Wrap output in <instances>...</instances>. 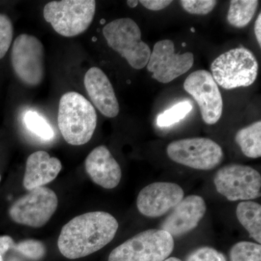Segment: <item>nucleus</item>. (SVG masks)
Returning a JSON list of instances; mask_svg holds the SVG:
<instances>
[{
  "label": "nucleus",
  "instance_id": "1",
  "mask_svg": "<svg viewBox=\"0 0 261 261\" xmlns=\"http://www.w3.org/2000/svg\"><path fill=\"white\" fill-rule=\"evenodd\" d=\"M118 229V222L112 215L103 211L86 213L63 226L58 249L71 260L88 256L111 243Z\"/></svg>",
  "mask_w": 261,
  "mask_h": 261
},
{
  "label": "nucleus",
  "instance_id": "2",
  "mask_svg": "<svg viewBox=\"0 0 261 261\" xmlns=\"http://www.w3.org/2000/svg\"><path fill=\"white\" fill-rule=\"evenodd\" d=\"M58 123L67 143L85 145L96 129L97 116L94 107L87 98L75 92H68L60 99Z\"/></svg>",
  "mask_w": 261,
  "mask_h": 261
},
{
  "label": "nucleus",
  "instance_id": "3",
  "mask_svg": "<svg viewBox=\"0 0 261 261\" xmlns=\"http://www.w3.org/2000/svg\"><path fill=\"white\" fill-rule=\"evenodd\" d=\"M211 75L223 89L251 86L258 74V63L250 49H231L217 57L211 65Z\"/></svg>",
  "mask_w": 261,
  "mask_h": 261
},
{
  "label": "nucleus",
  "instance_id": "4",
  "mask_svg": "<svg viewBox=\"0 0 261 261\" xmlns=\"http://www.w3.org/2000/svg\"><path fill=\"white\" fill-rule=\"evenodd\" d=\"M102 34L108 45L126 60L135 69L147 66L151 55L148 44L142 40V32L132 19H116L105 25Z\"/></svg>",
  "mask_w": 261,
  "mask_h": 261
},
{
  "label": "nucleus",
  "instance_id": "5",
  "mask_svg": "<svg viewBox=\"0 0 261 261\" xmlns=\"http://www.w3.org/2000/svg\"><path fill=\"white\" fill-rule=\"evenodd\" d=\"M95 11L94 0H62L47 3L43 15L58 34L72 37L80 35L90 27Z\"/></svg>",
  "mask_w": 261,
  "mask_h": 261
},
{
  "label": "nucleus",
  "instance_id": "6",
  "mask_svg": "<svg viewBox=\"0 0 261 261\" xmlns=\"http://www.w3.org/2000/svg\"><path fill=\"white\" fill-rule=\"evenodd\" d=\"M174 240L161 229H149L137 233L116 247L108 261H163L172 253Z\"/></svg>",
  "mask_w": 261,
  "mask_h": 261
},
{
  "label": "nucleus",
  "instance_id": "7",
  "mask_svg": "<svg viewBox=\"0 0 261 261\" xmlns=\"http://www.w3.org/2000/svg\"><path fill=\"white\" fill-rule=\"evenodd\" d=\"M166 152L169 159L175 163L203 171L217 167L224 158L219 144L203 137L173 141L168 145Z\"/></svg>",
  "mask_w": 261,
  "mask_h": 261
},
{
  "label": "nucleus",
  "instance_id": "8",
  "mask_svg": "<svg viewBox=\"0 0 261 261\" xmlns=\"http://www.w3.org/2000/svg\"><path fill=\"white\" fill-rule=\"evenodd\" d=\"M58 207L56 192L46 187L30 190L10 206L9 216L16 224L41 228L47 224Z\"/></svg>",
  "mask_w": 261,
  "mask_h": 261
},
{
  "label": "nucleus",
  "instance_id": "9",
  "mask_svg": "<svg viewBox=\"0 0 261 261\" xmlns=\"http://www.w3.org/2000/svg\"><path fill=\"white\" fill-rule=\"evenodd\" d=\"M216 190L229 201L252 200L261 195L260 173L250 166L228 164L215 175Z\"/></svg>",
  "mask_w": 261,
  "mask_h": 261
},
{
  "label": "nucleus",
  "instance_id": "10",
  "mask_svg": "<svg viewBox=\"0 0 261 261\" xmlns=\"http://www.w3.org/2000/svg\"><path fill=\"white\" fill-rule=\"evenodd\" d=\"M44 46L37 37L22 34L15 39L11 50L12 66L24 84H41L44 78Z\"/></svg>",
  "mask_w": 261,
  "mask_h": 261
},
{
  "label": "nucleus",
  "instance_id": "11",
  "mask_svg": "<svg viewBox=\"0 0 261 261\" xmlns=\"http://www.w3.org/2000/svg\"><path fill=\"white\" fill-rule=\"evenodd\" d=\"M184 88L198 104L206 124H216L222 116L224 102L219 86L210 72L205 70L193 72L185 80Z\"/></svg>",
  "mask_w": 261,
  "mask_h": 261
},
{
  "label": "nucleus",
  "instance_id": "12",
  "mask_svg": "<svg viewBox=\"0 0 261 261\" xmlns=\"http://www.w3.org/2000/svg\"><path fill=\"white\" fill-rule=\"evenodd\" d=\"M194 62L192 53L176 54L174 43L163 39L154 44L147 68L152 73V79L160 83L168 84L191 69Z\"/></svg>",
  "mask_w": 261,
  "mask_h": 261
},
{
  "label": "nucleus",
  "instance_id": "13",
  "mask_svg": "<svg viewBox=\"0 0 261 261\" xmlns=\"http://www.w3.org/2000/svg\"><path fill=\"white\" fill-rule=\"evenodd\" d=\"M183 189L177 184L154 182L144 187L137 199V209L149 218L161 217L184 199Z\"/></svg>",
  "mask_w": 261,
  "mask_h": 261
},
{
  "label": "nucleus",
  "instance_id": "14",
  "mask_svg": "<svg viewBox=\"0 0 261 261\" xmlns=\"http://www.w3.org/2000/svg\"><path fill=\"white\" fill-rule=\"evenodd\" d=\"M206 204L202 197L190 195L178 204L161 223L160 229L172 238H179L195 229L206 213Z\"/></svg>",
  "mask_w": 261,
  "mask_h": 261
},
{
  "label": "nucleus",
  "instance_id": "15",
  "mask_svg": "<svg viewBox=\"0 0 261 261\" xmlns=\"http://www.w3.org/2000/svg\"><path fill=\"white\" fill-rule=\"evenodd\" d=\"M84 87L91 101L103 116L115 118L120 108L112 84L100 68L92 67L84 76Z\"/></svg>",
  "mask_w": 261,
  "mask_h": 261
},
{
  "label": "nucleus",
  "instance_id": "16",
  "mask_svg": "<svg viewBox=\"0 0 261 261\" xmlns=\"http://www.w3.org/2000/svg\"><path fill=\"white\" fill-rule=\"evenodd\" d=\"M85 169L92 181L102 188L112 190L121 181V168L106 146H98L87 155Z\"/></svg>",
  "mask_w": 261,
  "mask_h": 261
},
{
  "label": "nucleus",
  "instance_id": "17",
  "mask_svg": "<svg viewBox=\"0 0 261 261\" xmlns=\"http://www.w3.org/2000/svg\"><path fill=\"white\" fill-rule=\"evenodd\" d=\"M62 169V163L57 158L51 157L45 151L31 154L25 163L23 187L32 190L54 181Z\"/></svg>",
  "mask_w": 261,
  "mask_h": 261
},
{
  "label": "nucleus",
  "instance_id": "18",
  "mask_svg": "<svg viewBox=\"0 0 261 261\" xmlns=\"http://www.w3.org/2000/svg\"><path fill=\"white\" fill-rule=\"evenodd\" d=\"M237 217L240 224L257 243H261V205L253 201H243L238 204Z\"/></svg>",
  "mask_w": 261,
  "mask_h": 261
},
{
  "label": "nucleus",
  "instance_id": "19",
  "mask_svg": "<svg viewBox=\"0 0 261 261\" xmlns=\"http://www.w3.org/2000/svg\"><path fill=\"white\" fill-rule=\"evenodd\" d=\"M235 142L242 152L250 159H258L261 156V121L239 130L235 136Z\"/></svg>",
  "mask_w": 261,
  "mask_h": 261
},
{
  "label": "nucleus",
  "instance_id": "20",
  "mask_svg": "<svg viewBox=\"0 0 261 261\" xmlns=\"http://www.w3.org/2000/svg\"><path fill=\"white\" fill-rule=\"evenodd\" d=\"M257 0H231L228 8L227 20L235 28H245L256 13Z\"/></svg>",
  "mask_w": 261,
  "mask_h": 261
},
{
  "label": "nucleus",
  "instance_id": "21",
  "mask_svg": "<svg viewBox=\"0 0 261 261\" xmlns=\"http://www.w3.org/2000/svg\"><path fill=\"white\" fill-rule=\"evenodd\" d=\"M229 261H261L260 244L240 242L229 251Z\"/></svg>",
  "mask_w": 261,
  "mask_h": 261
},
{
  "label": "nucleus",
  "instance_id": "22",
  "mask_svg": "<svg viewBox=\"0 0 261 261\" xmlns=\"http://www.w3.org/2000/svg\"><path fill=\"white\" fill-rule=\"evenodd\" d=\"M24 123L29 130L44 140L54 137L55 133L49 123L42 116L34 111H28L24 116Z\"/></svg>",
  "mask_w": 261,
  "mask_h": 261
},
{
  "label": "nucleus",
  "instance_id": "23",
  "mask_svg": "<svg viewBox=\"0 0 261 261\" xmlns=\"http://www.w3.org/2000/svg\"><path fill=\"white\" fill-rule=\"evenodd\" d=\"M192 109V105L187 101L178 102L159 115L157 119L158 125L161 127L172 126L185 118Z\"/></svg>",
  "mask_w": 261,
  "mask_h": 261
},
{
  "label": "nucleus",
  "instance_id": "24",
  "mask_svg": "<svg viewBox=\"0 0 261 261\" xmlns=\"http://www.w3.org/2000/svg\"><path fill=\"white\" fill-rule=\"evenodd\" d=\"M11 250H15L24 257L32 260H40L44 257L47 252L44 243L34 239H27L22 240L20 243H14Z\"/></svg>",
  "mask_w": 261,
  "mask_h": 261
},
{
  "label": "nucleus",
  "instance_id": "25",
  "mask_svg": "<svg viewBox=\"0 0 261 261\" xmlns=\"http://www.w3.org/2000/svg\"><path fill=\"white\" fill-rule=\"evenodd\" d=\"M13 38V25L8 15L0 13V60L9 50Z\"/></svg>",
  "mask_w": 261,
  "mask_h": 261
},
{
  "label": "nucleus",
  "instance_id": "26",
  "mask_svg": "<svg viewBox=\"0 0 261 261\" xmlns=\"http://www.w3.org/2000/svg\"><path fill=\"white\" fill-rule=\"evenodd\" d=\"M185 261H228L222 252L211 247H201L187 255Z\"/></svg>",
  "mask_w": 261,
  "mask_h": 261
},
{
  "label": "nucleus",
  "instance_id": "27",
  "mask_svg": "<svg viewBox=\"0 0 261 261\" xmlns=\"http://www.w3.org/2000/svg\"><path fill=\"white\" fill-rule=\"evenodd\" d=\"M183 9L192 15H207L214 9L217 5L215 0H181L180 1Z\"/></svg>",
  "mask_w": 261,
  "mask_h": 261
},
{
  "label": "nucleus",
  "instance_id": "28",
  "mask_svg": "<svg viewBox=\"0 0 261 261\" xmlns=\"http://www.w3.org/2000/svg\"><path fill=\"white\" fill-rule=\"evenodd\" d=\"M147 10L159 11L167 8L172 3L171 0H141L139 2Z\"/></svg>",
  "mask_w": 261,
  "mask_h": 261
},
{
  "label": "nucleus",
  "instance_id": "29",
  "mask_svg": "<svg viewBox=\"0 0 261 261\" xmlns=\"http://www.w3.org/2000/svg\"><path fill=\"white\" fill-rule=\"evenodd\" d=\"M15 241L11 237L0 236V255L4 256L9 250H11Z\"/></svg>",
  "mask_w": 261,
  "mask_h": 261
},
{
  "label": "nucleus",
  "instance_id": "30",
  "mask_svg": "<svg viewBox=\"0 0 261 261\" xmlns=\"http://www.w3.org/2000/svg\"><path fill=\"white\" fill-rule=\"evenodd\" d=\"M255 37H256L257 43H258L259 47H261V13H259L257 20H255Z\"/></svg>",
  "mask_w": 261,
  "mask_h": 261
},
{
  "label": "nucleus",
  "instance_id": "31",
  "mask_svg": "<svg viewBox=\"0 0 261 261\" xmlns=\"http://www.w3.org/2000/svg\"><path fill=\"white\" fill-rule=\"evenodd\" d=\"M127 5L130 7V8H135L139 4V1H136V0H128L126 2Z\"/></svg>",
  "mask_w": 261,
  "mask_h": 261
},
{
  "label": "nucleus",
  "instance_id": "32",
  "mask_svg": "<svg viewBox=\"0 0 261 261\" xmlns=\"http://www.w3.org/2000/svg\"><path fill=\"white\" fill-rule=\"evenodd\" d=\"M163 261H182L181 259L178 258V257H168V258H166V260Z\"/></svg>",
  "mask_w": 261,
  "mask_h": 261
},
{
  "label": "nucleus",
  "instance_id": "33",
  "mask_svg": "<svg viewBox=\"0 0 261 261\" xmlns=\"http://www.w3.org/2000/svg\"><path fill=\"white\" fill-rule=\"evenodd\" d=\"M0 261H4V260H3V257L1 255H0Z\"/></svg>",
  "mask_w": 261,
  "mask_h": 261
},
{
  "label": "nucleus",
  "instance_id": "34",
  "mask_svg": "<svg viewBox=\"0 0 261 261\" xmlns=\"http://www.w3.org/2000/svg\"><path fill=\"white\" fill-rule=\"evenodd\" d=\"M182 46H184V47H185V46H186V44H185V43H184V44H182Z\"/></svg>",
  "mask_w": 261,
  "mask_h": 261
},
{
  "label": "nucleus",
  "instance_id": "35",
  "mask_svg": "<svg viewBox=\"0 0 261 261\" xmlns=\"http://www.w3.org/2000/svg\"><path fill=\"white\" fill-rule=\"evenodd\" d=\"M0 181H1V175H0Z\"/></svg>",
  "mask_w": 261,
  "mask_h": 261
}]
</instances>
